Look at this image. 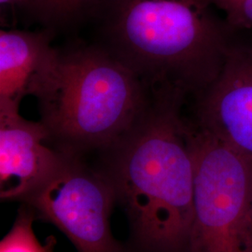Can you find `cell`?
Listing matches in <instances>:
<instances>
[{
    "label": "cell",
    "mask_w": 252,
    "mask_h": 252,
    "mask_svg": "<svg viewBox=\"0 0 252 252\" xmlns=\"http://www.w3.org/2000/svg\"><path fill=\"white\" fill-rule=\"evenodd\" d=\"M185 97L174 88L151 91L142 115L108 150L104 171L142 252H189L194 162Z\"/></svg>",
    "instance_id": "1"
},
{
    "label": "cell",
    "mask_w": 252,
    "mask_h": 252,
    "mask_svg": "<svg viewBox=\"0 0 252 252\" xmlns=\"http://www.w3.org/2000/svg\"><path fill=\"white\" fill-rule=\"evenodd\" d=\"M107 35L116 56L150 90L174 88L199 96L220 72L228 27L211 0H107Z\"/></svg>",
    "instance_id": "2"
},
{
    "label": "cell",
    "mask_w": 252,
    "mask_h": 252,
    "mask_svg": "<svg viewBox=\"0 0 252 252\" xmlns=\"http://www.w3.org/2000/svg\"><path fill=\"white\" fill-rule=\"evenodd\" d=\"M150 89L109 51L55 50L32 95L38 100L49 142L73 155L108 151L142 115Z\"/></svg>",
    "instance_id": "3"
},
{
    "label": "cell",
    "mask_w": 252,
    "mask_h": 252,
    "mask_svg": "<svg viewBox=\"0 0 252 252\" xmlns=\"http://www.w3.org/2000/svg\"><path fill=\"white\" fill-rule=\"evenodd\" d=\"M194 162L189 252H252V158L191 126Z\"/></svg>",
    "instance_id": "4"
},
{
    "label": "cell",
    "mask_w": 252,
    "mask_h": 252,
    "mask_svg": "<svg viewBox=\"0 0 252 252\" xmlns=\"http://www.w3.org/2000/svg\"><path fill=\"white\" fill-rule=\"evenodd\" d=\"M22 203L56 226L79 252H125L110 227L117 203L113 184L106 172L92 169L80 155L65 153L61 166Z\"/></svg>",
    "instance_id": "5"
},
{
    "label": "cell",
    "mask_w": 252,
    "mask_h": 252,
    "mask_svg": "<svg viewBox=\"0 0 252 252\" xmlns=\"http://www.w3.org/2000/svg\"><path fill=\"white\" fill-rule=\"evenodd\" d=\"M198 97L199 126L252 158V45L233 43L216 80Z\"/></svg>",
    "instance_id": "6"
},
{
    "label": "cell",
    "mask_w": 252,
    "mask_h": 252,
    "mask_svg": "<svg viewBox=\"0 0 252 252\" xmlns=\"http://www.w3.org/2000/svg\"><path fill=\"white\" fill-rule=\"evenodd\" d=\"M41 122L22 117L19 108H0V197L23 200L52 177L65 153L50 147Z\"/></svg>",
    "instance_id": "7"
},
{
    "label": "cell",
    "mask_w": 252,
    "mask_h": 252,
    "mask_svg": "<svg viewBox=\"0 0 252 252\" xmlns=\"http://www.w3.org/2000/svg\"><path fill=\"white\" fill-rule=\"evenodd\" d=\"M55 52L41 32L0 31V108H19Z\"/></svg>",
    "instance_id": "8"
},
{
    "label": "cell",
    "mask_w": 252,
    "mask_h": 252,
    "mask_svg": "<svg viewBox=\"0 0 252 252\" xmlns=\"http://www.w3.org/2000/svg\"><path fill=\"white\" fill-rule=\"evenodd\" d=\"M36 219L34 211L26 205L19 210L17 218L10 231L0 242V252H53L56 243L54 236L41 244L33 230Z\"/></svg>",
    "instance_id": "9"
},
{
    "label": "cell",
    "mask_w": 252,
    "mask_h": 252,
    "mask_svg": "<svg viewBox=\"0 0 252 252\" xmlns=\"http://www.w3.org/2000/svg\"><path fill=\"white\" fill-rule=\"evenodd\" d=\"M219 9L225 12L231 26L252 27V0H211Z\"/></svg>",
    "instance_id": "10"
},
{
    "label": "cell",
    "mask_w": 252,
    "mask_h": 252,
    "mask_svg": "<svg viewBox=\"0 0 252 252\" xmlns=\"http://www.w3.org/2000/svg\"><path fill=\"white\" fill-rule=\"evenodd\" d=\"M96 0H47L48 19H63L79 13Z\"/></svg>",
    "instance_id": "11"
},
{
    "label": "cell",
    "mask_w": 252,
    "mask_h": 252,
    "mask_svg": "<svg viewBox=\"0 0 252 252\" xmlns=\"http://www.w3.org/2000/svg\"><path fill=\"white\" fill-rule=\"evenodd\" d=\"M0 3L2 7L26 9L41 16V18L48 19L47 0H0Z\"/></svg>",
    "instance_id": "12"
}]
</instances>
